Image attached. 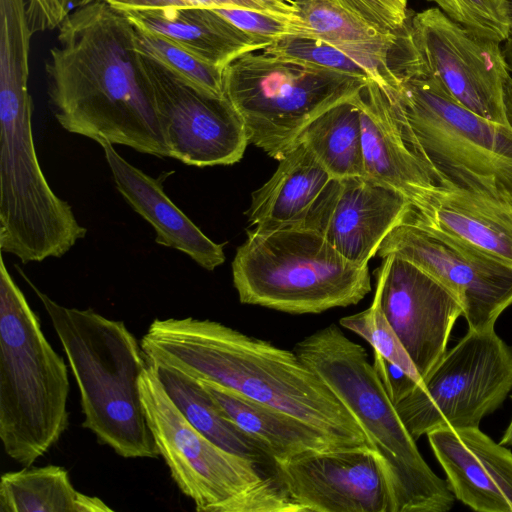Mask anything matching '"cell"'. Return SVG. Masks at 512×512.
<instances>
[{
  "label": "cell",
  "mask_w": 512,
  "mask_h": 512,
  "mask_svg": "<svg viewBox=\"0 0 512 512\" xmlns=\"http://www.w3.org/2000/svg\"><path fill=\"white\" fill-rule=\"evenodd\" d=\"M21 274L41 300L66 355L80 394L82 427L123 458L160 456L140 396L139 378L148 364L141 343L123 321L62 306Z\"/></svg>",
  "instance_id": "3"
},
{
  "label": "cell",
  "mask_w": 512,
  "mask_h": 512,
  "mask_svg": "<svg viewBox=\"0 0 512 512\" xmlns=\"http://www.w3.org/2000/svg\"><path fill=\"white\" fill-rule=\"evenodd\" d=\"M369 81L250 52L223 70V95L249 143L279 161L314 118L358 96Z\"/></svg>",
  "instance_id": "10"
},
{
  "label": "cell",
  "mask_w": 512,
  "mask_h": 512,
  "mask_svg": "<svg viewBox=\"0 0 512 512\" xmlns=\"http://www.w3.org/2000/svg\"><path fill=\"white\" fill-rule=\"evenodd\" d=\"M415 216L422 222L512 266V200L440 188Z\"/></svg>",
  "instance_id": "22"
},
{
  "label": "cell",
  "mask_w": 512,
  "mask_h": 512,
  "mask_svg": "<svg viewBox=\"0 0 512 512\" xmlns=\"http://www.w3.org/2000/svg\"><path fill=\"white\" fill-rule=\"evenodd\" d=\"M139 390L159 454L198 512H284L273 473L195 429L149 363L139 378Z\"/></svg>",
  "instance_id": "9"
},
{
  "label": "cell",
  "mask_w": 512,
  "mask_h": 512,
  "mask_svg": "<svg viewBox=\"0 0 512 512\" xmlns=\"http://www.w3.org/2000/svg\"><path fill=\"white\" fill-rule=\"evenodd\" d=\"M414 211L402 193L366 175L332 178L297 226L318 231L344 258L365 266Z\"/></svg>",
  "instance_id": "17"
},
{
  "label": "cell",
  "mask_w": 512,
  "mask_h": 512,
  "mask_svg": "<svg viewBox=\"0 0 512 512\" xmlns=\"http://www.w3.org/2000/svg\"><path fill=\"white\" fill-rule=\"evenodd\" d=\"M404 33L416 62L457 102L508 125L504 84L511 74L500 42L476 34L437 7L412 13Z\"/></svg>",
  "instance_id": "12"
},
{
  "label": "cell",
  "mask_w": 512,
  "mask_h": 512,
  "mask_svg": "<svg viewBox=\"0 0 512 512\" xmlns=\"http://www.w3.org/2000/svg\"><path fill=\"white\" fill-rule=\"evenodd\" d=\"M122 13L135 27L168 39L220 70L240 56L268 46L210 8L171 7Z\"/></svg>",
  "instance_id": "21"
},
{
  "label": "cell",
  "mask_w": 512,
  "mask_h": 512,
  "mask_svg": "<svg viewBox=\"0 0 512 512\" xmlns=\"http://www.w3.org/2000/svg\"><path fill=\"white\" fill-rule=\"evenodd\" d=\"M360 109L365 175L402 193L416 212L442 188L410 148L397 108L373 80L356 98Z\"/></svg>",
  "instance_id": "19"
},
{
  "label": "cell",
  "mask_w": 512,
  "mask_h": 512,
  "mask_svg": "<svg viewBox=\"0 0 512 512\" xmlns=\"http://www.w3.org/2000/svg\"><path fill=\"white\" fill-rule=\"evenodd\" d=\"M393 100L404 136L442 188L512 200V128L457 102L409 48L395 67Z\"/></svg>",
  "instance_id": "4"
},
{
  "label": "cell",
  "mask_w": 512,
  "mask_h": 512,
  "mask_svg": "<svg viewBox=\"0 0 512 512\" xmlns=\"http://www.w3.org/2000/svg\"><path fill=\"white\" fill-rule=\"evenodd\" d=\"M0 260V439L11 459L29 467L68 428V369Z\"/></svg>",
  "instance_id": "5"
},
{
  "label": "cell",
  "mask_w": 512,
  "mask_h": 512,
  "mask_svg": "<svg viewBox=\"0 0 512 512\" xmlns=\"http://www.w3.org/2000/svg\"><path fill=\"white\" fill-rule=\"evenodd\" d=\"M156 105L169 157L186 165H232L249 144L245 124L228 99L211 95L137 51Z\"/></svg>",
  "instance_id": "14"
},
{
  "label": "cell",
  "mask_w": 512,
  "mask_h": 512,
  "mask_svg": "<svg viewBox=\"0 0 512 512\" xmlns=\"http://www.w3.org/2000/svg\"><path fill=\"white\" fill-rule=\"evenodd\" d=\"M92 0H83L81 5ZM121 11L159 8L203 7L210 9H244L274 15L296 17L293 0H102Z\"/></svg>",
  "instance_id": "33"
},
{
  "label": "cell",
  "mask_w": 512,
  "mask_h": 512,
  "mask_svg": "<svg viewBox=\"0 0 512 512\" xmlns=\"http://www.w3.org/2000/svg\"><path fill=\"white\" fill-rule=\"evenodd\" d=\"M505 1H506L507 15H508L509 24H510V31L512 34V0H505Z\"/></svg>",
  "instance_id": "40"
},
{
  "label": "cell",
  "mask_w": 512,
  "mask_h": 512,
  "mask_svg": "<svg viewBox=\"0 0 512 512\" xmlns=\"http://www.w3.org/2000/svg\"><path fill=\"white\" fill-rule=\"evenodd\" d=\"M291 512H395L388 467L374 448L308 451L276 462Z\"/></svg>",
  "instance_id": "15"
},
{
  "label": "cell",
  "mask_w": 512,
  "mask_h": 512,
  "mask_svg": "<svg viewBox=\"0 0 512 512\" xmlns=\"http://www.w3.org/2000/svg\"><path fill=\"white\" fill-rule=\"evenodd\" d=\"M372 365L394 405L408 396L418 385V382L403 369L377 352H374Z\"/></svg>",
  "instance_id": "36"
},
{
  "label": "cell",
  "mask_w": 512,
  "mask_h": 512,
  "mask_svg": "<svg viewBox=\"0 0 512 512\" xmlns=\"http://www.w3.org/2000/svg\"><path fill=\"white\" fill-rule=\"evenodd\" d=\"M263 53L312 68L331 70L372 80L367 70L359 62L318 39L287 36L268 45L263 49Z\"/></svg>",
  "instance_id": "30"
},
{
  "label": "cell",
  "mask_w": 512,
  "mask_h": 512,
  "mask_svg": "<svg viewBox=\"0 0 512 512\" xmlns=\"http://www.w3.org/2000/svg\"><path fill=\"white\" fill-rule=\"evenodd\" d=\"M299 358L359 421L388 467L395 512H446L455 496L421 456L366 350L330 324L299 341Z\"/></svg>",
  "instance_id": "6"
},
{
  "label": "cell",
  "mask_w": 512,
  "mask_h": 512,
  "mask_svg": "<svg viewBox=\"0 0 512 512\" xmlns=\"http://www.w3.org/2000/svg\"><path fill=\"white\" fill-rule=\"evenodd\" d=\"M508 71L512 74V34L504 42L502 47Z\"/></svg>",
  "instance_id": "38"
},
{
  "label": "cell",
  "mask_w": 512,
  "mask_h": 512,
  "mask_svg": "<svg viewBox=\"0 0 512 512\" xmlns=\"http://www.w3.org/2000/svg\"><path fill=\"white\" fill-rule=\"evenodd\" d=\"M150 365L168 396L195 429L219 447L274 473L276 461L267 449L226 417L198 380L163 365Z\"/></svg>",
  "instance_id": "26"
},
{
  "label": "cell",
  "mask_w": 512,
  "mask_h": 512,
  "mask_svg": "<svg viewBox=\"0 0 512 512\" xmlns=\"http://www.w3.org/2000/svg\"><path fill=\"white\" fill-rule=\"evenodd\" d=\"M375 290L422 380L447 350L451 330L463 315L460 301L430 274L393 254L377 269Z\"/></svg>",
  "instance_id": "16"
},
{
  "label": "cell",
  "mask_w": 512,
  "mask_h": 512,
  "mask_svg": "<svg viewBox=\"0 0 512 512\" xmlns=\"http://www.w3.org/2000/svg\"><path fill=\"white\" fill-rule=\"evenodd\" d=\"M476 34L505 42L511 35L505 0H427Z\"/></svg>",
  "instance_id": "32"
},
{
  "label": "cell",
  "mask_w": 512,
  "mask_h": 512,
  "mask_svg": "<svg viewBox=\"0 0 512 512\" xmlns=\"http://www.w3.org/2000/svg\"><path fill=\"white\" fill-rule=\"evenodd\" d=\"M511 390L512 346L494 329H468L395 408L417 441L439 428L479 427Z\"/></svg>",
  "instance_id": "11"
},
{
  "label": "cell",
  "mask_w": 512,
  "mask_h": 512,
  "mask_svg": "<svg viewBox=\"0 0 512 512\" xmlns=\"http://www.w3.org/2000/svg\"><path fill=\"white\" fill-rule=\"evenodd\" d=\"M454 496L479 512H512V453L479 427L427 434Z\"/></svg>",
  "instance_id": "18"
},
{
  "label": "cell",
  "mask_w": 512,
  "mask_h": 512,
  "mask_svg": "<svg viewBox=\"0 0 512 512\" xmlns=\"http://www.w3.org/2000/svg\"><path fill=\"white\" fill-rule=\"evenodd\" d=\"M252 37L272 44L287 36L309 38V30L299 16L288 17L244 9H214Z\"/></svg>",
  "instance_id": "34"
},
{
  "label": "cell",
  "mask_w": 512,
  "mask_h": 512,
  "mask_svg": "<svg viewBox=\"0 0 512 512\" xmlns=\"http://www.w3.org/2000/svg\"><path fill=\"white\" fill-rule=\"evenodd\" d=\"M232 276L241 303L290 314L355 305L371 291L368 265L350 262L318 231L297 225L248 230Z\"/></svg>",
  "instance_id": "7"
},
{
  "label": "cell",
  "mask_w": 512,
  "mask_h": 512,
  "mask_svg": "<svg viewBox=\"0 0 512 512\" xmlns=\"http://www.w3.org/2000/svg\"><path fill=\"white\" fill-rule=\"evenodd\" d=\"M150 364L216 383L295 416L343 448H374L326 382L294 350L209 319H154L141 338Z\"/></svg>",
  "instance_id": "2"
},
{
  "label": "cell",
  "mask_w": 512,
  "mask_h": 512,
  "mask_svg": "<svg viewBox=\"0 0 512 512\" xmlns=\"http://www.w3.org/2000/svg\"><path fill=\"white\" fill-rule=\"evenodd\" d=\"M396 226L377 255L406 259L437 279L460 301L468 329L493 330L512 305V266L422 222L415 216Z\"/></svg>",
  "instance_id": "13"
},
{
  "label": "cell",
  "mask_w": 512,
  "mask_h": 512,
  "mask_svg": "<svg viewBox=\"0 0 512 512\" xmlns=\"http://www.w3.org/2000/svg\"><path fill=\"white\" fill-rule=\"evenodd\" d=\"M309 38L326 42L359 62L383 90L397 80L390 60L397 34L385 33L355 17L334 0H293Z\"/></svg>",
  "instance_id": "24"
},
{
  "label": "cell",
  "mask_w": 512,
  "mask_h": 512,
  "mask_svg": "<svg viewBox=\"0 0 512 512\" xmlns=\"http://www.w3.org/2000/svg\"><path fill=\"white\" fill-rule=\"evenodd\" d=\"M102 499L78 491L61 466L24 467L0 480V512H111Z\"/></svg>",
  "instance_id": "27"
},
{
  "label": "cell",
  "mask_w": 512,
  "mask_h": 512,
  "mask_svg": "<svg viewBox=\"0 0 512 512\" xmlns=\"http://www.w3.org/2000/svg\"><path fill=\"white\" fill-rule=\"evenodd\" d=\"M115 185L126 202L155 230L159 245L187 254L212 271L225 261L223 244L213 242L167 196L162 177L153 178L101 142Z\"/></svg>",
  "instance_id": "20"
},
{
  "label": "cell",
  "mask_w": 512,
  "mask_h": 512,
  "mask_svg": "<svg viewBox=\"0 0 512 512\" xmlns=\"http://www.w3.org/2000/svg\"><path fill=\"white\" fill-rule=\"evenodd\" d=\"M511 398H512V394H511Z\"/></svg>",
  "instance_id": "41"
},
{
  "label": "cell",
  "mask_w": 512,
  "mask_h": 512,
  "mask_svg": "<svg viewBox=\"0 0 512 512\" xmlns=\"http://www.w3.org/2000/svg\"><path fill=\"white\" fill-rule=\"evenodd\" d=\"M333 177L311 150L297 141L270 179L252 193L246 214L259 229L299 225Z\"/></svg>",
  "instance_id": "23"
},
{
  "label": "cell",
  "mask_w": 512,
  "mask_h": 512,
  "mask_svg": "<svg viewBox=\"0 0 512 512\" xmlns=\"http://www.w3.org/2000/svg\"><path fill=\"white\" fill-rule=\"evenodd\" d=\"M31 117L28 84L0 82V247L24 264L61 257L87 233L42 172Z\"/></svg>",
  "instance_id": "8"
},
{
  "label": "cell",
  "mask_w": 512,
  "mask_h": 512,
  "mask_svg": "<svg viewBox=\"0 0 512 512\" xmlns=\"http://www.w3.org/2000/svg\"><path fill=\"white\" fill-rule=\"evenodd\" d=\"M355 17L378 30L397 34L407 24L411 14L408 0H334Z\"/></svg>",
  "instance_id": "35"
},
{
  "label": "cell",
  "mask_w": 512,
  "mask_h": 512,
  "mask_svg": "<svg viewBox=\"0 0 512 512\" xmlns=\"http://www.w3.org/2000/svg\"><path fill=\"white\" fill-rule=\"evenodd\" d=\"M339 324L366 340L374 352L403 369L418 384L421 382L415 366L382 311L376 290L367 309L341 318Z\"/></svg>",
  "instance_id": "31"
},
{
  "label": "cell",
  "mask_w": 512,
  "mask_h": 512,
  "mask_svg": "<svg viewBox=\"0 0 512 512\" xmlns=\"http://www.w3.org/2000/svg\"><path fill=\"white\" fill-rule=\"evenodd\" d=\"M45 63L53 114L70 133L169 157L134 26L102 0L75 7L58 27Z\"/></svg>",
  "instance_id": "1"
},
{
  "label": "cell",
  "mask_w": 512,
  "mask_h": 512,
  "mask_svg": "<svg viewBox=\"0 0 512 512\" xmlns=\"http://www.w3.org/2000/svg\"><path fill=\"white\" fill-rule=\"evenodd\" d=\"M504 108L507 124L512 128V76L509 75L504 84Z\"/></svg>",
  "instance_id": "37"
},
{
  "label": "cell",
  "mask_w": 512,
  "mask_h": 512,
  "mask_svg": "<svg viewBox=\"0 0 512 512\" xmlns=\"http://www.w3.org/2000/svg\"><path fill=\"white\" fill-rule=\"evenodd\" d=\"M499 444L503 446L512 445V420L504 432L503 437L501 438Z\"/></svg>",
  "instance_id": "39"
},
{
  "label": "cell",
  "mask_w": 512,
  "mask_h": 512,
  "mask_svg": "<svg viewBox=\"0 0 512 512\" xmlns=\"http://www.w3.org/2000/svg\"><path fill=\"white\" fill-rule=\"evenodd\" d=\"M134 26V25H133ZM135 50L199 89L223 97V70L198 59L168 39L134 26Z\"/></svg>",
  "instance_id": "29"
},
{
  "label": "cell",
  "mask_w": 512,
  "mask_h": 512,
  "mask_svg": "<svg viewBox=\"0 0 512 512\" xmlns=\"http://www.w3.org/2000/svg\"><path fill=\"white\" fill-rule=\"evenodd\" d=\"M356 98L322 112L296 140L311 150L333 178L365 175L360 109Z\"/></svg>",
  "instance_id": "28"
},
{
  "label": "cell",
  "mask_w": 512,
  "mask_h": 512,
  "mask_svg": "<svg viewBox=\"0 0 512 512\" xmlns=\"http://www.w3.org/2000/svg\"><path fill=\"white\" fill-rule=\"evenodd\" d=\"M198 381L225 416L260 442L276 462L308 451L346 449L319 429L282 410L216 383Z\"/></svg>",
  "instance_id": "25"
}]
</instances>
